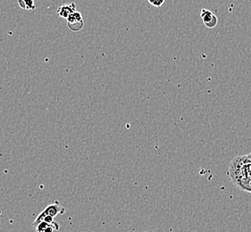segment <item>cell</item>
<instances>
[{
    "label": "cell",
    "mask_w": 251,
    "mask_h": 232,
    "mask_svg": "<svg viewBox=\"0 0 251 232\" xmlns=\"http://www.w3.org/2000/svg\"><path fill=\"white\" fill-rule=\"evenodd\" d=\"M65 212H66L65 207H62L60 203L58 201H55L50 205H49L42 212H40V214L38 215V217L36 218L35 221L32 223V225L35 226L38 223L42 222V220L46 216H52V217L55 218L58 214H64Z\"/></svg>",
    "instance_id": "1"
},
{
    "label": "cell",
    "mask_w": 251,
    "mask_h": 232,
    "mask_svg": "<svg viewBox=\"0 0 251 232\" xmlns=\"http://www.w3.org/2000/svg\"><path fill=\"white\" fill-rule=\"evenodd\" d=\"M66 20H67V25L72 31H79L84 25L82 15L80 12H77V11L74 12Z\"/></svg>",
    "instance_id": "2"
},
{
    "label": "cell",
    "mask_w": 251,
    "mask_h": 232,
    "mask_svg": "<svg viewBox=\"0 0 251 232\" xmlns=\"http://www.w3.org/2000/svg\"><path fill=\"white\" fill-rule=\"evenodd\" d=\"M201 17L203 23L208 29H213L217 25V17L211 11L207 10L205 8H202L201 11Z\"/></svg>",
    "instance_id": "3"
},
{
    "label": "cell",
    "mask_w": 251,
    "mask_h": 232,
    "mask_svg": "<svg viewBox=\"0 0 251 232\" xmlns=\"http://www.w3.org/2000/svg\"><path fill=\"white\" fill-rule=\"evenodd\" d=\"M75 3H71L70 5H61L60 7L57 9V14L58 15L64 18V19H67L74 12L76 11Z\"/></svg>",
    "instance_id": "4"
},
{
    "label": "cell",
    "mask_w": 251,
    "mask_h": 232,
    "mask_svg": "<svg viewBox=\"0 0 251 232\" xmlns=\"http://www.w3.org/2000/svg\"><path fill=\"white\" fill-rule=\"evenodd\" d=\"M233 183L237 187H239L241 190L251 193V178L239 180V181H236Z\"/></svg>",
    "instance_id": "5"
},
{
    "label": "cell",
    "mask_w": 251,
    "mask_h": 232,
    "mask_svg": "<svg viewBox=\"0 0 251 232\" xmlns=\"http://www.w3.org/2000/svg\"><path fill=\"white\" fill-rule=\"evenodd\" d=\"M33 227L35 229L36 232H54V231H55L54 226L43 221Z\"/></svg>",
    "instance_id": "6"
},
{
    "label": "cell",
    "mask_w": 251,
    "mask_h": 232,
    "mask_svg": "<svg viewBox=\"0 0 251 232\" xmlns=\"http://www.w3.org/2000/svg\"><path fill=\"white\" fill-rule=\"evenodd\" d=\"M18 5L24 10H34L36 8L34 0H18Z\"/></svg>",
    "instance_id": "7"
},
{
    "label": "cell",
    "mask_w": 251,
    "mask_h": 232,
    "mask_svg": "<svg viewBox=\"0 0 251 232\" xmlns=\"http://www.w3.org/2000/svg\"><path fill=\"white\" fill-rule=\"evenodd\" d=\"M166 0H148L151 5H154L155 7H160L161 5L165 3Z\"/></svg>",
    "instance_id": "8"
},
{
    "label": "cell",
    "mask_w": 251,
    "mask_h": 232,
    "mask_svg": "<svg viewBox=\"0 0 251 232\" xmlns=\"http://www.w3.org/2000/svg\"><path fill=\"white\" fill-rule=\"evenodd\" d=\"M150 232V231H149V232Z\"/></svg>",
    "instance_id": "9"
}]
</instances>
